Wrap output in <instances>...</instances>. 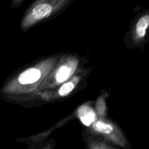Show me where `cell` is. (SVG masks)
I'll return each mask as SVG.
<instances>
[{"mask_svg":"<svg viewBox=\"0 0 149 149\" xmlns=\"http://www.w3.org/2000/svg\"><path fill=\"white\" fill-rule=\"evenodd\" d=\"M86 149H119L105 140L95 137L86 138Z\"/></svg>","mask_w":149,"mask_h":149,"instance_id":"5b68a950","label":"cell"},{"mask_svg":"<svg viewBox=\"0 0 149 149\" xmlns=\"http://www.w3.org/2000/svg\"><path fill=\"white\" fill-rule=\"evenodd\" d=\"M74 81H71L69 82L65 83L63 85L61 86L58 90V95L61 97H64V96H66L68 94H70L75 87V82Z\"/></svg>","mask_w":149,"mask_h":149,"instance_id":"ba28073f","label":"cell"},{"mask_svg":"<svg viewBox=\"0 0 149 149\" xmlns=\"http://www.w3.org/2000/svg\"><path fill=\"white\" fill-rule=\"evenodd\" d=\"M71 73H72V67L68 65V63L62 65L55 73V81L58 83L63 82L68 79Z\"/></svg>","mask_w":149,"mask_h":149,"instance_id":"52a82bcc","label":"cell"},{"mask_svg":"<svg viewBox=\"0 0 149 149\" xmlns=\"http://www.w3.org/2000/svg\"><path fill=\"white\" fill-rule=\"evenodd\" d=\"M54 146H55V145H54L53 143H48L44 146L42 147V148H36V149H54Z\"/></svg>","mask_w":149,"mask_h":149,"instance_id":"9c48e42d","label":"cell"},{"mask_svg":"<svg viewBox=\"0 0 149 149\" xmlns=\"http://www.w3.org/2000/svg\"><path fill=\"white\" fill-rule=\"evenodd\" d=\"M66 1H40L32 6L27 11L23 21L22 28L29 29L36 23L45 20L58 9L61 8Z\"/></svg>","mask_w":149,"mask_h":149,"instance_id":"6da1fadb","label":"cell"},{"mask_svg":"<svg viewBox=\"0 0 149 149\" xmlns=\"http://www.w3.org/2000/svg\"><path fill=\"white\" fill-rule=\"evenodd\" d=\"M93 129L97 133L102 134L106 141H111L122 149H132L121 130L116 127L114 124L106 119L97 120L93 123Z\"/></svg>","mask_w":149,"mask_h":149,"instance_id":"7a4b0ae2","label":"cell"},{"mask_svg":"<svg viewBox=\"0 0 149 149\" xmlns=\"http://www.w3.org/2000/svg\"><path fill=\"white\" fill-rule=\"evenodd\" d=\"M81 122L86 126H90L95 120V114L93 109L87 106H83L78 112Z\"/></svg>","mask_w":149,"mask_h":149,"instance_id":"8992f818","label":"cell"},{"mask_svg":"<svg viewBox=\"0 0 149 149\" xmlns=\"http://www.w3.org/2000/svg\"><path fill=\"white\" fill-rule=\"evenodd\" d=\"M130 39L135 47L143 46L149 42V9L135 18L131 29Z\"/></svg>","mask_w":149,"mask_h":149,"instance_id":"3957f363","label":"cell"},{"mask_svg":"<svg viewBox=\"0 0 149 149\" xmlns=\"http://www.w3.org/2000/svg\"><path fill=\"white\" fill-rule=\"evenodd\" d=\"M42 76V71L37 67H32L25 70L17 77L16 82L21 85H29L39 81Z\"/></svg>","mask_w":149,"mask_h":149,"instance_id":"277c9868","label":"cell"}]
</instances>
